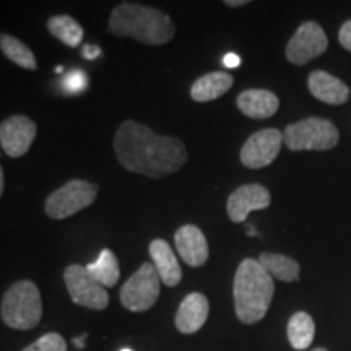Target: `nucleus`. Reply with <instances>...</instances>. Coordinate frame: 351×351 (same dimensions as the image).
I'll return each instance as SVG.
<instances>
[{
  "instance_id": "nucleus-23",
  "label": "nucleus",
  "mask_w": 351,
  "mask_h": 351,
  "mask_svg": "<svg viewBox=\"0 0 351 351\" xmlns=\"http://www.w3.org/2000/svg\"><path fill=\"white\" fill-rule=\"evenodd\" d=\"M315 326L309 314L296 313L288 322V340L295 350L309 348L314 340Z\"/></svg>"
},
{
  "instance_id": "nucleus-14",
  "label": "nucleus",
  "mask_w": 351,
  "mask_h": 351,
  "mask_svg": "<svg viewBox=\"0 0 351 351\" xmlns=\"http://www.w3.org/2000/svg\"><path fill=\"white\" fill-rule=\"evenodd\" d=\"M210 304L202 293H191L184 298L176 314V327L181 333L191 335L199 332L208 319Z\"/></svg>"
},
{
  "instance_id": "nucleus-13",
  "label": "nucleus",
  "mask_w": 351,
  "mask_h": 351,
  "mask_svg": "<svg viewBox=\"0 0 351 351\" xmlns=\"http://www.w3.org/2000/svg\"><path fill=\"white\" fill-rule=\"evenodd\" d=\"M178 254L187 265L202 267L208 258V243L200 228L186 225L179 228L174 234Z\"/></svg>"
},
{
  "instance_id": "nucleus-21",
  "label": "nucleus",
  "mask_w": 351,
  "mask_h": 351,
  "mask_svg": "<svg viewBox=\"0 0 351 351\" xmlns=\"http://www.w3.org/2000/svg\"><path fill=\"white\" fill-rule=\"evenodd\" d=\"M0 51L3 52V56H5L8 60H12L13 64H16L21 69H26V70L38 69L36 57H34L33 51L29 49L25 43H21L19 38L12 36V34H7V33L0 34Z\"/></svg>"
},
{
  "instance_id": "nucleus-2",
  "label": "nucleus",
  "mask_w": 351,
  "mask_h": 351,
  "mask_svg": "<svg viewBox=\"0 0 351 351\" xmlns=\"http://www.w3.org/2000/svg\"><path fill=\"white\" fill-rule=\"evenodd\" d=\"M108 28L114 36L132 38L147 46H161L176 34V26L169 15L134 2L119 3L114 8Z\"/></svg>"
},
{
  "instance_id": "nucleus-5",
  "label": "nucleus",
  "mask_w": 351,
  "mask_h": 351,
  "mask_svg": "<svg viewBox=\"0 0 351 351\" xmlns=\"http://www.w3.org/2000/svg\"><path fill=\"white\" fill-rule=\"evenodd\" d=\"M339 130L330 121L309 117L289 124L283 132V142L293 152L330 150L339 143Z\"/></svg>"
},
{
  "instance_id": "nucleus-18",
  "label": "nucleus",
  "mask_w": 351,
  "mask_h": 351,
  "mask_svg": "<svg viewBox=\"0 0 351 351\" xmlns=\"http://www.w3.org/2000/svg\"><path fill=\"white\" fill-rule=\"evenodd\" d=\"M232 86V77L226 72H212L200 77L191 88L192 99L197 103H207L226 93Z\"/></svg>"
},
{
  "instance_id": "nucleus-4",
  "label": "nucleus",
  "mask_w": 351,
  "mask_h": 351,
  "mask_svg": "<svg viewBox=\"0 0 351 351\" xmlns=\"http://www.w3.org/2000/svg\"><path fill=\"white\" fill-rule=\"evenodd\" d=\"M0 314L5 326L15 330H29L43 317V300L36 285L29 280L13 283L2 298Z\"/></svg>"
},
{
  "instance_id": "nucleus-19",
  "label": "nucleus",
  "mask_w": 351,
  "mask_h": 351,
  "mask_svg": "<svg viewBox=\"0 0 351 351\" xmlns=\"http://www.w3.org/2000/svg\"><path fill=\"white\" fill-rule=\"evenodd\" d=\"M86 270L88 274L93 276V280H96L99 285H103L104 288L116 287L121 278L119 261H117V257L109 249H103L99 252L98 258H96V262L86 265Z\"/></svg>"
},
{
  "instance_id": "nucleus-34",
  "label": "nucleus",
  "mask_w": 351,
  "mask_h": 351,
  "mask_svg": "<svg viewBox=\"0 0 351 351\" xmlns=\"http://www.w3.org/2000/svg\"><path fill=\"white\" fill-rule=\"evenodd\" d=\"M121 351H132V350H129V348H124V350H121Z\"/></svg>"
},
{
  "instance_id": "nucleus-17",
  "label": "nucleus",
  "mask_w": 351,
  "mask_h": 351,
  "mask_svg": "<svg viewBox=\"0 0 351 351\" xmlns=\"http://www.w3.org/2000/svg\"><path fill=\"white\" fill-rule=\"evenodd\" d=\"M238 108L244 116L251 119H269L278 111L280 101L269 90H245L238 96Z\"/></svg>"
},
{
  "instance_id": "nucleus-8",
  "label": "nucleus",
  "mask_w": 351,
  "mask_h": 351,
  "mask_svg": "<svg viewBox=\"0 0 351 351\" xmlns=\"http://www.w3.org/2000/svg\"><path fill=\"white\" fill-rule=\"evenodd\" d=\"M64 280L69 295L75 304L95 311H104L108 307L109 295L106 288L93 280L86 267L77 263L69 265L64 271Z\"/></svg>"
},
{
  "instance_id": "nucleus-22",
  "label": "nucleus",
  "mask_w": 351,
  "mask_h": 351,
  "mask_svg": "<svg viewBox=\"0 0 351 351\" xmlns=\"http://www.w3.org/2000/svg\"><path fill=\"white\" fill-rule=\"evenodd\" d=\"M47 29L52 36L69 47L80 46L83 41V28L77 20L69 15H56L47 20Z\"/></svg>"
},
{
  "instance_id": "nucleus-9",
  "label": "nucleus",
  "mask_w": 351,
  "mask_h": 351,
  "mask_svg": "<svg viewBox=\"0 0 351 351\" xmlns=\"http://www.w3.org/2000/svg\"><path fill=\"white\" fill-rule=\"evenodd\" d=\"M327 47V34L320 28V25L314 23V21H306L289 39L287 46V59L295 65H304L324 54Z\"/></svg>"
},
{
  "instance_id": "nucleus-30",
  "label": "nucleus",
  "mask_w": 351,
  "mask_h": 351,
  "mask_svg": "<svg viewBox=\"0 0 351 351\" xmlns=\"http://www.w3.org/2000/svg\"><path fill=\"white\" fill-rule=\"evenodd\" d=\"M3 187H5V178H3V169L0 166V197L3 194Z\"/></svg>"
},
{
  "instance_id": "nucleus-7",
  "label": "nucleus",
  "mask_w": 351,
  "mask_h": 351,
  "mask_svg": "<svg viewBox=\"0 0 351 351\" xmlns=\"http://www.w3.org/2000/svg\"><path fill=\"white\" fill-rule=\"evenodd\" d=\"M161 280L153 263H143L121 289V302L132 313L152 309L160 298Z\"/></svg>"
},
{
  "instance_id": "nucleus-10",
  "label": "nucleus",
  "mask_w": 351,
  "mask_h": 351,
  "mask_svg": "<svg viewBox=\"0 0 351 351\" xmlns=\"http://www.w3.org/2000/svg\"><path fill=\"white\" fill-rule=\"evenodd\" d=\"M283 134L276 129H263L247 138L241 150V163L245 168L261 169L271 165L278 156Z\"/></svg>"
},
{
  "instance_id": "nucleus-28",
  "label": "nucleus",
  "mask_w": 351,
  "mask_h": 351,
  "mask_svg": "<svg viewBox=\"0 0 351 351\" xmlns=\"http://www.w3.org/2000/svg\"><path fill=\"white\" fill-rule=\"evenodd\" d=\"M223 65H225L226 69H236L239 67L241 65V59L238 54H232V52H230V54H226L225 57H223Z\"/></svg>"
},
{
  "instance_id": "nucleus-25",
  "label": "nucleus",
  "mask_w": 351,
  "mask_h": 351,
  "mask_svg": "<svg viewBox=\"0 0 351 351\" xmlns=\"http://www.w3.org/2000/svg\"><path fill=\"white\" fill-rule=\"evenodd\" d=\"M21 351H67V343L59 333H46Z\"/></svg>"
},
{
  "instance_id": "nucleus-32",
  "label": "nucleus",
  "mask_w": 351,
  "mask_h": 351,
  "mask_svg": "<svg viewBox=\"0 0 351 351\" xmlns=\"http://www.w3.org/2000/svg\"><path fill=\"white\" fill-rule=\"evenodd\" d=\"M56 72H57V73H62V72H64V67H62V65H60V67H57V69H56Z\"/></svg>"
},
{
  "instance_id": "nucleus-16",
  "label": "nucleus",
  "mask_w": 351,
  "mask_h": 351,
  "mask_svg": "<svg viewBox=\"0 0 351 351\" xmlns=\"http://www.w3.org/2000/svg\"><path fill=\"white\" fill-rule=\"evenodd\" d=\"M150 256L158 276L166 287H178L182 278V270L171 245L163 239L150 243Z\"/></svg>"
},
{
  "instance_id": "nucleus-31",
  "label": "nucleus",
  "mask_w": 351,
  "mask_h": 351,
  "mask_svg": "<svg viewBox=\"0 0 351 351\" xmlns=\"http://www.w3.org/2000/svg\"><path fill=\"white\" fill-rule=\"evenodd\" d=\"M85 339H86V335H83L82 339H77L75 340V345L78 346V348H83V340H85Z\"/></svg>"
},
{
  "instance_id": "nucleus-11",
  "label": "nucleus",
  "mask_w": 351,
  "mask_h": 351,
  "mask_svg": "<svg viewBox=\"0 0 351 351\" xmlns=\"http://www.w3.org/2000/svg\"><path fill=\"white\" fill-rule=\"evenodd\" d=\"M36 138V124L29 117L16 116L0 122V145L10 158H21L28 153Z\"/></svg>"
},
{
  "instance_id": "nucleus-33",
  "label": "nucleus",
  "mask_w": 351,
  "mask_h": 351,
  "mask_svg": "<svg viewBox=\"0 0 351 351\" xmlns=\"http://www.w3.org/2000/svg\"><path fill=\"white\" fill-rule=\"evenodd\" d=\"M313 351H327V350H324V348H315V350H313Z\"/></svg>"
},
{
  "instance_id": "nucleus-12",
  "label": "nucleus",
  "mask_w": 351,
  "mask_h": 351,
  "mask_svg": "<svg viewBox=\"0 0 351 351\" xmlns=\"http://www.w3.org/2000/svg\"><path fill=\"white\" fill-rule=\"evenodd\" d=\"M270 200V192L261 184L241 186L228 197V217L232 223H243L254 210H263L269 207Z\"/></svg>"
},
{
  "instance_id": "nucleus-1",
  "label": "nucleus",
  "mask_w": 351,
  "mask_h": 351,
  "mask_svg": "<svg viewBox=\"0 0 351 351\" xmlns=\"http://www.w3.org/2000/svg\"><path fill=\"white\" fill-rule=\"evenodd\" d=\"M114 150L127 171L147 178L173 174L187 161L186 145L181 140L158 135L135 121L122 122L114 137Z\"/></svg>"
},
{
  "instance_id": "nucleus-29",
  "label": "nucleus",
  "mask_w": 351,
  "mask_h": 351,
  "mask_svg": "<svg viewBox=\"0 0 351 351\" xmlns=\"http://www.w3.org/2000/svg\"><path fill=\"white\" fill-rule=\"evenodd\" d=\"M226 5L228 7H243V5H247V0H226Z\"/></svg>"
},
{
  "instance_id": "nucleus-20",
  "label": "nucleus",
  "mask_w": 351,
  "mask_h": 351,
  "mask_svg": "<svg viewBox=\"0 0 351 351\" xmlns=\"http://www.w3.org/2000/svg\"><path fill=\"white\" fill-rule=\"evenodd\" d=\"M258 263L267 270V274L271 278L282 280V282H295L300 278V263L288 256L263 252L258 257Z\"/></svg>"
},
{
  "instance_id": "nucleus-26",
  "label": "nucleus",
  "mask_w": 351,
  "mask_h": 351,
  "mask_svg": "<svg viewBox=\"0 0 351 351\" xmlns=\"http://www.w3.org/2000/svg\"><path fill=\"white\" fill-rule=\"evenodd\" d=\"M339 39L341 46H343L346 51L351 52V20L346 21V23L340 28Z\"/></svg>"
},
{
  "instance_id": "nucleus-24",
  "label": "nucleus",
  "mask_w": 351,
  "mask_h": 351,
  "mask_svg": "<svg viewBox=\"0 0 351 351\" xmlns=\"http://www.w3.org/2000/svg\"><path fill=\"white\" fill-rule=\"evenodd\" d=\"M60 90L65 95H82L88 90V77L86 73L80 69L70 70L69 73H65L62 80H60Z\"/></svg>"
},
{
  "instance_id": "nucleus-27",
  "label": "nucleus",
  "mask_w": 351,
  "mask_h": 351,
  "mask_svg": "<svg viewBox=\"0 0 351 351\" xmlns=\"http://www.w3.org/2000/svg\"><path fill=\"white\" fill-rule=\"evenodd\" d=\"M82 54L88 60H95L101 56V49L98 46H96V44H85V46H83V49H82Z\"/></svg>"
},
{
  "instance_id": "nucleus-3",
  "label": "nucleus",
  "mask_w": 351,
  "mask_h": 351,
  "mask_svg": "<svg viewBox=\"0 0 351 351\" xmlns=\"http://www.w3.org/2000/svg\"><path fill=\"white\" fill-rule=\"evenodd\" d=\"M275 285L271 276L256 258H244L234 276L236 315L243 324H256L265 317Z\"/></svg>"
},
{
  "instance_id": "nucleus-6",
  "label": "nucleus",
  "mask_w": 351,
  "mask_h": 351,
  "mask_svg": "<svg viewBox=\"0 0 351 351\" xmlns=\"http://www.w3.org/2000/svg\"><path fill=\"white\" fill-rule=\"evenodd\" d=\"M96 197L98 186L83 179H72L47 197L44 210L52 219H64L90 207Z\"/></svg>"
},
{
  "instance_id": "nucleus-15",
  "label": "nucleus",
  "mask_w": 351,
  "mask_h": 351,
  "mask_svg": "<svg viewBox=\"0 0 351 351\" xmlns=\"http://www.w3.org/2000/svg\"><path fill=\"white\" fill-rule=\"evenodd\" d=\"M307 86H309V91L314 95V98L327 104H333V106L343 104L350 98V88L337 77L322 72V70H315L311 73Z\"/></svg>"
}]
</instances>
